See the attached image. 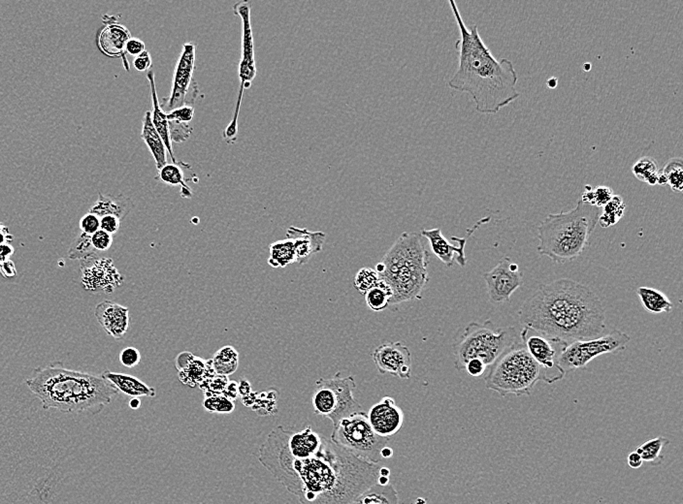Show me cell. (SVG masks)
<instances>
[{
    "label": "cell",
    "instance_id": "cell-49",
    "mask_svg": "<svg viewBox=\"0 0 683 504\" xmlns=\"http://www.w3.org/2000/svg\"><path fill=\"white\" fill-rule=\"evenodd\" d=\"M133 65L139 72L149 70L152 66V58H150L149 51H145L141 55L136 56L133 60Z\"/></svg>",
    "mask_w": 683,
    "mask_h": 504
},
{
    "label": "cell",
    "instance_id": "cell-8",
    "mask_svg": "<svg viewBox=\"0 0 683 504\" xmlns=\"http://www.w3.org/2000/svg\"><path fill=\"white\" fill-rule=\"evenodd\" d=\"M485 380L487 389L501 397L530 396L537 383L542 381V373L521 341L488 368Z\"/></svg>",
    "mask_w": 683,
    "mask_h": 504
},
{
    "label": "cell",
    "instance_id": "cell-12",
    "mask_svg": "<svg viewBox=\"0 0 683 504\" xmlns=\"http://www.w3.org/2000/svg\"><path fill=\"white\" fill-rule=\"evenodd\" d=\"M631 338L628 334L613 330L598 338L569 343L559 358V366L565 375L586 367L594 359L606 354L621 352L627 348Z\"/></svg>",
    "mask_w": 683,
    "mask_h": 504
},
{
    "label": "cell",
    "instance_id": "cell-33",
    "mask_svg": "<svg viewBox=\"0 0 683 504\" xmlns=\"http://www.w3.org/2000/svg\"><path fill=\"white\" fill-rule=\"evenodd\" d=\"M669 444V439L664 437H658L647 440L645 444L638 446L635 451L641 455L643 462L652 464V466H661L665 460L661 452Z\"/></svg>",
    "mask_w": 683,
    "mask_h": 504
},
{
    "label": "cell",
    "instance_id": "cell-46",
    "mask_svg": "<svg viewBox=\"0 0 683 504\" xmlns=\"http://www.w3.org/2000/svg\"><path fill=\"white\" fill-rule=\"evenodd\" d=\"M120 220L115 216H105L100 218V229L113 235L120 229Z\"/></svg>",
    "mask_w": 683,
    "mask_h": 504
},
{
    "label": "cell",
    "instance_id": "cell-17",
    "mask_svg": "<svg viewBox=\"0 0 683 504\" xmlns=\"http://www.w3.org/2000/svg\"><path fill=\"white\" fill-rule=\"evenodd\" d=\"M372 358L382 375H391L401 380L411 376V353L400 341H386L375 349Z\"/></svg>",
    "mask_w": 683,
    "mask_h": 504
},
{
    "label": "cell",
    "instance_id": "cell-39",
    "mask_svg": "<svg viewBox=\"0 0 683 504\" xmlns=\"http://www.w3.org/2000/svg\"><path fill=\"white\" fill-rule=\"evenodd\" d=\"M379 280V275L376 270L373 268L364 267L356 273L354 279V286L359 293L364 295L378 284Z\"/></svg>",
    "mask_w": 683,
    "mask_h": 504
},
{
    "label": "cell",
    "instance_id": "cell-1",
    "mask_svg": "<svg viewBox=\"0 0 683 504\" xmlns=\"http://www.w3.org/2000/svg\"><path fill=\"white\" fill-rule=\"evenodd\" d=\"M260 463L301 504H352L378 482V464L354 457L306 427L278 426L260 447Z\"/></svg>",
    "mask_w": 683,
    "mask_h": 504
},
{
    "label": "cell",
    "instance_id": "cell-45",
    "mask_svg": "<svg viewBox=\"0 0 683 504\" xmlns=\"http://www.w3.org/2000/svg\"><path fill=\"white\" fill-rule=\"evenodd\" d=\"M79 225H80L82 233L91 236L93 235L100 229V218L93 215V213H88L87 215L81 218Z\"/></svg>",
    "mask_w": 683,
    "mask_h": 504
},
{
    "label": "cell",
    "instance_id": "cell-44",
    "mask_svg": "<svg viewBox=\"0 0 683 504\" xmlns=\"http://www.w3.org/2000/svg\"><path fill=\"white\" fill-rule=\"evenodd\" d=\"M91 243L98 252L109 250L113 243V236L103 230H98L91 235Z\"/></svg>",
    "mask_w": 683,
    "mask_h": 504
},
{
    "label": "cell",
    "instance_id": "cell-59",
    "mask_svg": "<svg viewBox=\"0 0 683 504\" xmlns=\"http://www.w3.org/2000/svg\"><path fill=\"white\" fill-rule=\"evenodd\" d=\"M379 475L389 477L391 475V471L386 468L379 469Z\"/></svg>",
    "mask_w": 683,
    "mask_h": 504
},
{
    "label": "cell",
    "instance_id": "cell-43",
    "mask_svg": "<svg viewBox=\"0 0 683 504\" xmlns=\"http://www.w3.org/2000/svg\"><path fill=\"white\" fill-rule=\"evenodd\" d=\"M141 353L139 352L137 348H125L123 349L122 352L120 354V361L122 365L125 367L132 368L136 367L141 362Z\"/></svg>",
    "mask_w": 683,
    "mask_h": 504
},
{
    "label": "cell",
    "instance_id": "cell-42",
    "mask_svg": "<svg viewBox=\"0 0 683 504\" xmlns=\"http://www.w3.org/2000/svg\"><path fill=\"white\" fill-rule=\"evenodd\" d=\"M194 106H182L176 109L166 113L168 122H176V124H187L194 119Z\"/></svg>",
    "mask_w": 683,
    "mask_h": 504
},
{
    "label": "cell",
    "instance_id": "cell-47",
    "mask_svg": "<svg viewBox=\"0 0 683 504\" xmlns=\"http://www.w3.org/2000/svg\"><path fill=\"white\" fill-rule=\"evenodd\" d=\"M464 371H467L468 375L473 376V377H480V376L485 375V371H487V367L482 361L473 359L467 363Z\"/></svg>",
    "mask_w": 683,
    "mask_h": 504
},
{
    "label": "cell",
    "instance_id": "cell-7",
    "mask_svg": "<svg viewBox=\"0 0 683 504\" xmlns=\"http://www.w3.org/2000/svg\"><path fill=\"white\" fill-rule=\"evenodd\" d=\"M520 343L521 339L515 327H498L492 320L472 322L458 334L453 343L455 368L464 371L470 360L478 359L488 370L502 355Z\"/></svg>",
    "mask_w": 683,
    "mask_h": 504
},
{
    "label": "cell",
    "instance_id": "cell-28",
    "mask_svg": "<svg viewBox=\"0 0 683 504\" xmlns=\"http://www.w3.org/2000/svg\"><path fill=\"white\" fill-rule=\"evenodd\" d=\"M295 261H297V255H295V245L290 238L277 241L269 245L268 264L271 267L275 269L285 268Z\"/></svg>",
    "mask_w": 683,
    "mask_h": 504
},
{
    "label": "cell",
    "instance_id": "cell-10",
    "mask_svg": "<svg viewBox=\"0 0 683 504\" xmlns=\"http://www.w3.org/2000/svg\"><path fill=\"white\" fill-rule=\"evenodd\" d=\"M356 388L354 376L342 377L340 371L329 380L320 378L315 382L312 398L314 412L331 420L333 427L337 426L343 418L364 412L363 407L354 398Z\"/></svg>",
    "mask_w": 683,
    "mask_h": 504
},
{
    "label": "cell",
    "instance_id": "cell-30",
    "mask_svg": "<svg viewBox=\"0 0 683 504\" xmlns=\"http://www.w3.org/2000/svg\"><path fill=\"white\" fill-rule=\"evenodd\" d=\"M212 367L217 375L229 376L237 371L239 353L233 346L219 349L211 359Z\"/></svg>",
    "mask_w": 683,
    "mask_h": 504
},
{
    "label": "cell",
    "instance_id": "cell-26",
    "mask_svg": "<svg viewBox=\"0 0 683 504\" xmlns=\"http://www.w3.org/2000/svg\"><path fill=\"white\" fill-rule=\"evenodd\" d=\"M143 141L146 143L148 149L152 154L155 161V166L160 170L167 164V149L164 140L155 130L152 122V112L147 111L143 117L142 133Z\"/></svg>",
    "mask_w": 683,
    "mask_h": 504
},
{
    "label": "cell",
    "instance_id": "cell-23",
    "mask_svg": "<svg viewBox=\"0 0 683 504\" xmlns=\"http://www.w3.org/2000/svg\"><path fill=\"white\" fill-rule=\"evenodd\" d=\"M132 38L129 31L125 26L119 24H107L101 31L98 44L101 51L105 55L109 56H123V61L127 63L125 58V46L127 41Z\"/></svg>",
    "mask_w": 683,
    "mask_h": 504
},
{
    "label": "cell",
    "instance_id": "cell-35",
    "mask_svg": "<svg viewBox=\"0 0 683 504\" xmlns=\"http://www.w3.org/2000/svg\"><path fill=\"white\" fill-rule=\"evenodd\" d=\"M159 179L170 186H181L182 196L184 198H191L192 190L187 186L185 179L184 170L178 164H166L159 170Z\"/></svg>",
    "mask_w": 683,
    "mask_h": 504
},
{
    "label": "cell",
    "instance_id": "cell-51",
    "mask_svg": "<svg viewBox=\"0 0 683 504\" xmlns=\"http://www.w3.org/2000/svg\"><path fill=\"white\" fill-rule=\"evenodd\" d=\"M223 395L224 397L228 398V399L233 400V402L234 400L237 399L239 396L238 382H235V381H228V385H226Z\"/></svg>",
    "mask_w": 683,
    "mask_h": 504
},
{
    "label": "cell",
    "instance_id": "cell-20",
    "mask_svg": "<svg viewBox=\"0 0 683 504\" xmlns=\"http://www.w3.org/2000/svg\"><path fill=\"white\" fill-rule=\"evenodd\" d=\"M96 320L115 339H122L129 328V309L118 302L103 301L95 309Z\"/></svg>",
    "mask_w": 683,
    "mask_h": 504
},
{
    "label": "cell",
    "instance_id": "cell-5",
    "mask_svg": "<svg viewBox=\"0 0 683 504\" xmlns=\"http://www.w3.org/2000/svg\"><path fill=\"white\" fill-rule=\"evenodd\" d=\"M600 215L581 199L572 210L551 213L537 226V252L558 264L574 261L590 245Z\"/></svg>",
    "mask_w": 683,
    "mask_h": 504
},
{
    "label": "cell",
    "instance_id": "cell-11",
    "mask_svg": "<svg viewBox=\"0 0 683 504\" xmlns=\"http://www.w3.org/2000/svg\"><path fill=\"white\" fill-rule=\"evenodd\" d=\"M251 1H240L233 6L234 14L237 15L241 19L242 26L241 60L240 63H239L240 88H239L233 120L223 131L224 140L228 144H233L237 139L238 117L243 92L246 88L251 87V83H253L256 75L255 45H253V29H251Z\"/></svg>",
    "mask_w": 683,
    "mask_h": 504
},
{
    "label": "cell",
    "instance_id": "cell-48",
    "mask_svg": "<svg viewBox=\"0 0 683 504\" xmlns=\"http://www.w3.org/2000/svg\"><path fill=\"white\" fill-rule=\"evenodd\" d=\"M145 51H146V47H145L144 42L138 38H132V37L125 46V53L130 56H138L144 53Z\"/></svg>",
    "mask_w": 683,
    "mask_h": 504
},
{
    "label": "cell",
    "instance_id": "cell-53",
    "mask_svg": "<svg viewBox=\"0 0 683 504\" xmlns=\"http://www.w3.org/2000/svg\"><path fill=\"white\" fill-rule=\"evenodd\" d=\"M238 391L239 396H241L242 398L251 394V383L246 380H241L240 382L238 383Z\"/></svg>",
    "mask_w": 683,
    "mask_h": 504
},
{
    "label": "cell",
    "instance_id": "cell-25",
    "mask_svg": "<svg viewBox=\"0 0 683 504\" xmlns=\"http://www.w3.org/2000/svg\"><path fill=\"white\" fill-rule=\"evenodd\" d=\"M134 208V204L132 199L125 197V195H104L100 193L97 201L93 204L88 213L100 216H115L120 220H123Z\"/></svg>",
    "mask_w": 683,
    "mask_h": 504
},
{
    "label": "cell",
    "instance_id": "cell-60",
    "mask_svg": "<svg viewBox=\"0 0 683 504\" xmlns=\"http://www.w3.org/2000/svg\"><path fill=\"white\" fill-rule=\"evenodd\" d=\"M547 86H549V88H556V86H557V80H556V78L549 79V80L547 81Z\"/></svg>",
    "mask_w": 683,
    "mask_h": 504
},
{
    "label": "cell",
    "instance_id": "cell-4",
    "mask_svg": "<svg viewBox=\"0 0 683 504\" xmlns=\"http://www.w3.org/2000/svg\"><path fill=\"white\" fill-rule=\"evenodd\" d=\"M26 385L44 409L64 413L96 414L119 393L101 375L69 370L58 362L36 368Z\"/></svg>",
    "mask_w": 683,
    "mask_h": 504
},
{
    "label": "cell",
    "instance_id": "cell-34",
    "mask_svg": "<svg viewBox=\"0 0 683 504\" xmlns=\"http://www.w3.org/2000/svg\"><path fill=\"white\" fill-rule=\"evenodd\" d=\"M632 172L634 176L638 179L654 186L658 184L659 179L660 169L657 162L652 156H643L635 164H634Z\"/></svg>",
    "mask_w": 683,
    "mask_h": 504
},
{
    "label": "cell",
    "instance_id": "cell-54",
    "mask_svg": "<svg viewBox=\"0 0 683 504\" xmlns=\"http://www.w3.org/2000/svg\"><path fill=\"white\" fill-rule=\"evenodd\" d=\"M14 248L10 243L0 245V257L3 258L4 260H8L9 257L14 254Z\"/></svg>",
    "mask_w": 683,
    "mask_h": 504
},
{
    "label": "cell",
    "instance_id": "cell-32",
    "mask_svg": "<svg viewBox=\"0 0 683 504\" xmlns=\"http://www.w3.org/2000/svg\"><path fill=\"white\" fill-rule=\"evenodd\" d=\"M659 186L668 184L675 193H682L683 189V161L682 158L670 159L660 170Z\"/></svg>",
    "mask_w": 683,
    "mask_h": 504
},
{
    "label": "cell",
    "instance_id": "cell-31",
    "mask_svg": "<svg viewBox=\"0 0 683 504\" xmlns=\"http://www.w3.org/2000/svg\"><path fill=\"white\" fill-rule=\"evenodd\" d=\"M392 298H393V290L391 285L383 279H379L378 284L364 294L367 307L371 311L377 312L387 309L391 304Z\"/></svg>",
    "mask_w": 683,
    "mask_h": 504
},
{
    "label": "cell",
    "instance_id": "cell-57",
    "mask_svg": "<svg viewBox=\"0 0 683 504\" xmlns=\"http://www.w3.org/2000/svg\"><path fill=\"white\" fill-rule=\"evenodd\" d=\"M129 407L130 408H132V409H138V408L141 407V400L138 399V398H132L129 402Z\"/></svg>",
    "mask_w": 683,
    "mask_h": 504
},
{
    "label": "cell",
    "instance_id": "cell-15",
    "mask_svg": "<svg viewBox=\"0 0 683 504\" xmlns=\"http://www.w3.org/2000/svg\"><path fill=\"white\" fill-rule=\"evenodd\" d=\"M80 262L83 286L88 291L111 294L125 282V277L110 258L96 257Z\"/></svg>",
    "mask_w": 683,
    "mask_h": 504
},
{
    "label": "cell",
    "instance_id": "cell-19",
    "mask_svg": "<svg viewBox=\"0 0 683 504\" xmlns=\"http://www.w3.org/2000/svg\"><path fill=\"white\" fill-rule=\"evenodd\" d=\"M421 235L427 240L433 254L438 259H440L446 267H453L455 262H457L461 267H465L466 262H467L465 257V245L467 238L453 237L457 245H451L443 237L440 228L421 230Z\"/></svg>",
    "mask_w": 683,
    "mask_h": 504
},
{
    "label": "cell",
    "instance_id": "cell-3",
    "mask_svg": "<svg viewBox=\"0 0 683 504\" xmlns=\"http://www.w3.org/2000/svg\"><path fill=\"white\" fill-rule=\"evenodd\" d=\"M457 22L460 38L455 48L460 65L448 87L456 92L469 93L478 112L495 115L520 97L517 90V73L512 61L498 60L478 33V26H466L455 1H450Z\"/></svg>",
    "mask_w": 683,
    "mask_h": 504
},
{
    "label": "cell",
    "instance_id": "cell-50",
    "mask_svg": "<svg viewBox=\"0 0 683 504\" xmlns=\"http://www.w3.org/2000/svg\"><path fill=\"white\" fill-rule=\"evenodd\" d=\"M0 273H1V275H3L5 279H11V277H16L17 270L14 262L8 259L2 263L0 265Z\"/></svg>",
    "mask_w": 683,
    "mask_h": 504
},
{
    "label": "cell",
    "instance_id": "cell-6",
    "mask_svg": "<svg viewBox=\"0 0 683 504\" xmlns=\"http://www.w3.org/2000/svg\"><path fill=\"white\" fill-rule=\"evenodd\" d=\"M430 254L421 233L404 232L375 270L393 290L391 304L421 300L429 282Z\"/></svg>",
    "mask_w": 683,
    "mask_h": 504
},
{
    "label": "cell",
    "instance_id": "cell-52",
    "mask_svg": "<svg viewBox=\"0 0 683 504\" xmlns=\"http://www.w3.org/2000/svg\"><path fill=\"white\" fill-rule=\"evenodd\" d=\"M627 463L631 469H637L643 466V461L641 455L638 452L634 451L628 455Z\"/></svg>",
    "mask_w": 683,
    "mask_h": 504
},
{
    "label": "cell",
    "instance_id": "cell-22",
    "mask_svg": "<svg viewBox=\"0 0 683 504\" xmlns=\"http://www.w3.org/2000/svg\"><path fill=\"white\" fill-rule=\"evenodd\" d=\"M101 377L110 383L118 392L130 396L132 398L150 397L155 398L157 391L154 387H150L142 380L135 376L125 375L120 373H112L106 370L103 371Z\"/></svg>",
    "mask_w": 683,
    "mask_h": 504
},
{
    "label": "cell",
    "instance_id": "cell-55",
    "mask_svg": "<svg viewBox=\"0 0 683 504\" xmlns=\"http://www.w3.org/2000/svg\"><path fill=\"white\" fill-rule=\"evenodd\" d=\"M12 240H13V237L10 235L8 228L0 223V245L12 242Z\"/></svg>",
    "mask_w": 683,
    "mask_h": 504
},
{
    "label": "cell",
    "instance_id": "cell-18",
    "mask_svg": "<svg viewBox=\"0 0 683 504\" xmlns=\"http://www.w3.org/2000/svg\"><path fill=\"white\" fill-rule=\"evenodd\" d=\"M370 425L378 436L391 437L397 434L403 426L404 414L393 398L386 396L370 408L368 414Z\"/></svg>",
    "mask_w": 683,
    "mask_h": 504
},
{
    "label": "cell",
    "instance_id": "cell-40",
    "mask_svg": "<svg viewBox=\"0 0 683 504\" xmlns=\"http://www.w3.org/2000/svg\"><path fill=\"white\" fill-rule=\"evenodd\" d=\"M203 407L209 412L226 414V413L233 412L235 405H234L233 400L224 397L223 395H217L206 397V399L203 400Z\"/></svg>",
    "mask_w": 683,
    "mask_h": 504
},
{
    "label": "cell",
    "instance_id": "cell-13",
    "mask_svg": "<svg viewBox=\"0 0 683 504\" xmlns=\"http://www.w3.org/2000/svg\"><path fill=\"white\" fill-rule=\"evenodd\" d=\"M519 335L524 348L541 368L542 381L547 384H554L563 380L566 375L559 366V358L568 341L552 338L527 326H524Z\"/></svg>",
    "mask_w": 683,
    "mask_h": 504
},
{
    "label": "cell",
    "instance_id": "cell-38",
    "mask_svg": "<svg viewBox=\"0 0 683 504\" xmlns=\"http://www.w3.org/2000/svg\"><path fill=\"white\" fill-rule=\"evenodd\" d=\"M613 191L609 186H600L595 189H592L589 186H586V190L581 196V200L586 202L589 205L597 206V208H604L613 197Z\"/></svg>",
    "mask_w": 683,
    "mask_h": 504
},
{
    "label": "cell",
    "instance_id": "cell-24",
    "mask_svg": "<svg viewBox=\"0 0 683 504\" xmlns=\"http://www.w3.org/2000/svg\"><path fill=\"white\" fill-rule=\"evenodd\" d=\"M147 79L149 81L150 92H152V110L150 112H152V124H154L157 133L164 140L167 152H168L170 157H171L172 161H173L174 164H178L176 158H175L173 147H172V140L171 136H170L169 122L168 120H167L166 113L162 110L159 98H157L154 71H148Z\"/></svg>",
    "mask_w": 683,
    "mask_h": 504
},
{
    "label": "cell",
    "instance_id": "cell-29",
    "mask_svg": "<svg viewBox=\"0 0 683 504\" xmlns=\"http://www.w3.org/2000/svg\"><path fill=\"white\" fill-rule=\"evenodd\" d=\"M352 504H399L398 494L391 484L384 486L376 483Z\"/></svg>",
    "mask_w": 683,
    "mask_h": 504
},
{
    "label": "cell",
    "instance_id": "cell-27",
    "mask_svg": "<svg viewBox=\"0 0 683 504\" xmlns=\"http://www.w3.org/2000/svg\"><path fill=\"white\" fill-rule=\"evenodd\" d=\"M637 294L643 309L650 314H662L672 311V301L660 290L643 286L638 288Z\"/></svg>",
    "mask_w": 683,
    "mask_h": 504
},
{
    "label": "cell",
    "instance_id": "cell-2",
    "mask_svg": "<svg viewBox=\"0 0 683 504\" xmlns=\"http://www.w3.org/2000/svg\"><path fill=\"white\" fill-rule=\"evenodd\" d=\"M519 320L552 338L572 343L605 334L603 304L590 288L568 279L540 285L520 307Z\"/></svg>",
    "mask_w": 683,
    "mask_h": 504
},
{
    "label": "cell",
    "instance_id": "cell-41",
    "mask_svg": "<svg viewBox=\"0 0 683 504\" xmlns=\"http://www.w3.org/2000/svg\"><path fill=\"white\" fill-rule=\"evenodd\" d=\"M228 376L214 375L205 378L201 383V390L205 393L206 397L209 396L223 395L224 389L228 383Z\"/></svg>",
    "mask_w": 683,
    "mask_h": 504
},
{
    "label": "cell",
    "instance_id": "cell-36",
    "mask_svg": "<svg viewBox=\"0 0 683 504\" xmlns=\"http://www.w3.org/2000/svg\"><path fill=\"white\" fill-rule=\"evenodd\" d=\"M625 203L620 195H613L611 200L603 208L599 216L598 225L602 228H609L615 225L623 218L625 213Z\"/></svg>",
    "mask_w": 683,
    "mask_h": 504
},
{
    "label": "cell",
    "instance_id": "cell-37",
    "mask_svg": "<svg viewBox=\"0 0 683 504\" xmlns=\"http://www.w3.org/2000/svg\"><path fill=\"white\" fill-rule=\"evenodd\" d=\"M97 250L91 243V236L81 233L71 243L68 250V257L72 260H86L98 257Z\"/></svg>",
    "mask_w": 683,
    "mask_h": 504
},
{
    "label": "cell",
    "instance_id": "cell-58",
    "mask_svg": "<svg viewBox=\"0 0 683 504\" xmlns=\"http://www.w3.org/2000/svg\"><path fill=\"white\" fill-rule=\"evenodd\" d=\"M377 483L379 484V485H388L389 477L379 475Z\"/></svg>",
    "mask_w": 683,
    "mask_h": 504
},
{
    "label": "cell",
    "instance_id": "cell-9",
    "mask_svg": "<svg viewBox=\"0 0 683 504\" xmlns=\"http://www.w3.org/2000/svg\"><path fill=\"white\" fill-rule=\"evenodd\" d=\"M331 441L354 457L378 464L383 460L381 452L389 442V437L378 436L370 425L365 412L343 418L334 427Z\"/></svg>",
    "mask_w": 683,
    "mask_h": 504
},
{
    "label": "cell",
    "instance_id": "cell-14",
    "mask_svg": "<svg viewBox=\"0 0 683 504\" xmlns=\"http://www.w3.org/2000/svg\"><path fill=\"white\" fill-rule=\"evenodd\" d=\"M196 47L191 43L182 46L172 81L171 92L168 97L164 98L162 110L170 111L182 106H194L199 90L196 81L194 80L196 68Z\"/></svg>",
    "mask_w": 683,
    "mask_h": 504
},
{
    "label": "cell",
    "instance_id": "cell-56",
    "mask_svg": "<svg viewBox=\"0 0 683 504\" xmlns=\"http://www.w3.org/2000/svg\"><path fill=\"white\" fill-rule=\"evenodd\" d=\"M381 455L383 460L389 459L392 455H393V451H392V449L389 448V447L386 446L383 450H382Z\"/></svg>",
    "mask_w": 683,
    "mask_h": 504
},
{
    "label": "cell",
    "instance_id": "cell-16",
    "mask_svg": "<svg viewBox=\"0 0 683 504\" xmlns=\"http://www.w3.org/2000/svg\"><path fill=\"white\" fill-rule=\"evenodd\" d=\"M493 304L509 302L512 295L524 284V274L510 257H503L489 272L482 275Z\"/></svg>",
    "mask_w": 683,
    "mask_h": 504
},
{
    "label": "cell",
    "instance_id": "cell-21",
    "mask_svg": "<svg viewBox=\"0 0 683 504\" xmlns=\"http://www.w3.org/2000/svg\"><path fill=\"white\" fill-rule=\"evenodd\" d=\"M287 238L292 240L295 245L297 264L304 265L309 261L313 255L324 250L327 235L322 231H310L306 228L295 226L288 228Z\"/></svg>",
    "mask_w": 683,
    "mask_h": 504
}]
</instances>
